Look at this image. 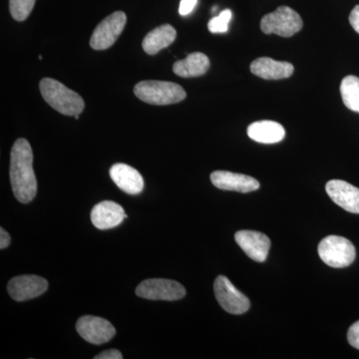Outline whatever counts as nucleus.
I'll use <instances>...</instances> for the list:
<instances>
[{"mask_svg":"<svg viewBox=\"0 0 359 359\" xmlns=\"http://www.w3.org/2000/svg\"><path fill=\"white\" fill-rule=\"evenodd\" d=\"M11 183L16 199L28 204L37 193V181L33 170V152L29 142L20 138L13 144L11 154Z\"/></svg>","mask_w":359,"mask_h":359,"instance_id":"f257e3e1","label":"nucleus"},{"mask_svg":"<svg viewBox=\"0 0 359 359\" xmlns=\"http://www.w3.org/2000/svg\"><path fill=\"white\" fill-rule=\"evenodd\" d=\"M39 89L44 100L60 114L75 117L83 112V98L57 80L43 78L40 81Z\"/></svg>","mask_w":359,"mask_h":359,"instance_id":"f03ea898","label":"nucleus"},{"mask_svg":"<svg viewBox=\"0 0 359 359\" xmlns=\"http://www.w3.org/2000/svg\"><path fill=\"white\" fill-rule=\"evenodd\" d=\"M134 94L141 101L151 105H170L185 100L183 87L174 82L145 80L135 85Z\"/></svg>","mask_w":359,"mask_h":359,"instance_id":"7ed1b4c3","label":"nucleus"},{"mask_svg":"<svg viewBox=\"0 0 359 359\" xmlns=\"http://www.w3.org/2000/svg\"><path fill=\"white\" fill-rule=\"evenodd\" d=\"M304 22L301 15L289 6H280L273 13L266 14L261 20V29L264 34H276L292 37L301 32Z\"/></svg>","mask_w":359,"mask_h":359,"instance_id":"20e7f679","label":"nucleus"},{"mask_svg":"<svg viewBox=\"0 0 359 359\" xmlns=\"http://www.w3.org/2000/svg\"><path fill=\"white\" fill-rule=\"evenodd\" d=\"M321 261L332 268H346L353 263L356 257L355 248L351 241L339 236H328L318 245Z\"/></svg>","mask_w":359,"mask_h":359,"instance_id":"39448f33","label":"nucleus"},{"mask_svg":"<svg viewBox=\"0 0 359 359\" xmlns=\"http://www.w3.org/2000/svg\"><path fill=\"white\" fill-rule=\"evenodd\" d=\"M136 294L150 301L173 302L183 299L186 289L178 282L165 278H151L137 287Z\"/></svg>","mask_w":359,"mask_h":359,"instance_id":"423d86ee","label":"nucleus"},{"mask_svg":"<svg viewBox=\"0 0 359 359\" xmlns=\"http://www.w3.org/2000/svg\"><path fill=\"white\" fill-rule=\"evenodd\" d=\"M127 22L126 14L116 11L104 18L92 33L90 46L94 50H105L115 43Z\"/></svg>","mask_w":359,"mask_h":359,"instance_id":"0eeeda50","label":"nucleus"},{"mask_svg":"<svg viewBox=\"0 0 359 359\" xmlns=\"http://www.w3.org/2000/svg\"><path fill=\"white\" fill-rule=\"evenodd\" d=\"M215 295L219 306L231 314H243L250 309V301L244 294L236 289L226 276H219L214 283Z\"/></svg>","mask_w":359,"mask_h":359,"instance_id":"6e6552de","label":"nucleus"},{"mask_svg":"<svg viewBox=\"0 0 359 359\" xmlns=\"http://www.w3.org/2000/svg\"><path fill=\"white\" fill-rule=\"evenodd\" d=\"M78 334L92 344H103L115 337L116 330L112 323L102 318L84 316L76 323Z\"/></svg>","mask_w":359,"mask_h":359,"instance_id":"1a4fd4ad","label":"nucleus"},{"mask_svg":"<svg viewBox=\"0 0 359 359\" xmlns=\"http://www.w3.org/2000/svg\"><path fill=\"white\" fill-rule=\"evenodd\" d=\"M48 289V282L39 276H18L9 280L8 294L16 302H25L43 294Z\"/></svg>","mask_w":359,"mask_h":359,"instance_id":"9d476101","label":"nucleus"},{"mask_svg":"<svg viewBox=\"0 0 359 359\" xmlns=\"http://www.w3.org/2000/svg\"><path fill=\"white\" fill-rule=\"evenodd\" d=\"M235 240L250 259L259 263L266 261L271 248L268 236L256 231H238L236 233Z\"/></svg>","mask_w":359,"mask_h":359,"instance_id":"9b49d317","label":"nucleus"},{"mask_svg":"<svg viewBox=\"0 0 359 359\" xmlns=\"http://www.w3.org/2000/svg\"><path fill=\"white\" fill-rule=\"evenodd\" d=\"M327 195L335 204L353 214H359V189L342 180H332L325 186Z\"/></svg>","mask_w":359,"mask_h":359,"instance_id":"f8f14e48","label":"nucleus"},{"mask_svg":"<svg viewBox=\"0 0 359 359\" xmlns=\"http://www.w3.org/2000/svg\"><path fill=\"white\" fill-rule=\"evenodd\" d=\"M212 185L224 191L250 193L259 188L257 180L244 174L228 171H215L211 174Z\"/></svg>","mask_w":359,"mask_h":359,"instance_id":"ddd939ff","label":"nucleus"},{"mask_svg":"<svg viewBox=\"0 0 359 359\" xmlns=\"http://www.w3.org/2000/svg\"><path fill=\"white\" fill-rule=\"evenodd\" d=\"M128 218L124 209L112 201H104L94 205L91 211L92 224L99 230H109L116 228Z\"/></svg>","mask_w":359,"mask_h":359,"instance_id":"4468645a","label":"nucleus"},{"mask_svg":"<svg viewBox=\"0 0 359 359\" xmlns=\"http://www.w3.org/2000/svg\"><path fill=\"white\" fill-rule=\"evenodd\" d=\"M109 174L116 186L123 192L129 195H138L143 191V177L133 167L119 163L111 167Z\"/></svg>","mask_w":359,"mask_h":359,"instance_id":"2eb2a0df","label":"nucleus"},{"mask_svg":"<svg viewBox=\"0 0 359 359\" xmlns=\"http://www.w3.org/2000/svg\"><path fill=\"white\" fill-rule=\"evenodd\" d=\"M292 63L276 61L269 57H259L252 61L250 72L264 80L287 79L294 74Z\"/></svg>","mask_w":359,"mask_h":359,"instance_id":"dca6fc26","label":"nucleus"},{"mask_svg":"<svg viewBox=\"0 0 359 359\" xmlns=\"http://www.w3.org/2000/svg\"><path fill=\"white\" fill-rule=\"evenodd\" d=\"M248 135L257 143L276 144L283 140L285 130L280 123L264 120L250 124L248 127Z\"/></svg>","mask_w":359,"mask_h":359,"instance_id":"f3484780","label":"nucleus"},{"mask_svg":"<svg viewBox=\"0 0 359 359\" xmlns=\"http://www.w3.org/2000/svg\"><path fill=\"white\" fill-rule=\"evenodd\" d=\"M210 59L202 52H194L189 54L183 60L174 63L175 74L183 78L200 77L205 75L209 70Z\"/></svg>","mask_w":359,"mask_h":359,"instance_id":"a211bd4d","label":"nucleus"},{"mask_svg":"<svg viewBox=\"0 0 359 359\" xmlns=\"http://www.w3.org/2000/svg\"><path fill=\"white\" fill-rule=\"evenodd\" d=\"M177 37L176 29L170 25H163L148 33L142 42L144 51L149 55H155L162 49L170 46Z\"/></svg>","mask_w":359,"mask_h":359,"instance_id":"6ab92c4d","label":"nucleus"},{"mask_svg":"<svg viewBox=\"0 0 359 359\" xmlns=\"http://www.w3.org/2000/svg\"><path fill=\"white\" fill-rule=\"evenodd\" d=\"M342 101L349 110L359 113V78L349 75L340 84Z\"/></svg>","mask_w":359,"mask_h":359,"instance_id":"aec40b11","label":"nucleus"},{"mask_svg":"<svg viewBox=\"0 0 359 359\" xmlns=\"http://www.w3.org/2000/svg\"><path fill=\"white\" fill-rule=\"evenodd\" d=\"M36 0H9V11L16 21H25L34 8Z\"/></svg>","mask_w":359,"mask_h":359,"instance_id":"412c9836","label":"nucleus"},{"mask_svg":"<svg viewBox=\"0 0 359 359\" xmlns=\"http://www.w3.org/2000/svg\"><path fill=\"white\" fill-rule=\"evenodd\" d=\"M231 11L230 9H224L216 18H212L208 23L209 32L212 33H226L229 30V23L231 20Z\"/></svg>","mask_w":359,"mask_h":359,"instance_id":"4be33fe9","label":"nucleus"},{"mask_svg":"<svg viewBox=\"0 0 359 359\" xmlns=\"http://www.w3.org/2000/svg\"><path fill=\"white\" fill-rule=\"evenodd\" d=\"M347 340L351 346L359 349V320L349 327L348 332H347Z\"/></svg>","mask_w":359,"mask_h":359,"instance_id":"5701e85b","label":"nucleus"},{"mask_svg":"<svg viewBox=\"0 0 359 359\" xmlns=\"http://www.w3.org/2000/svg\"><path fill=\"white\" fill-rule=\"evenodd\" d=\"M198 0H182L180 4L179 13L182 16L189 15L192 11L195 6H197Z\"/></svg>","mask_w":359,"mask_h":359,"instance_id":"b1692460","label":"nucleus"},{"mask_svg":"<svg viewBox=\"0 0 359 359\" xmlns=\"http://www.w3.org/2000/svg\"><path fill=\"white\" fill-rule=\"evenodd\" d=\"M95 359H122V353L117 349H109V351H103L96 355Z\"/></svg>","mask_w":359,"mask_h":359,"instance_id":"393cba45","label":"nucleus"},{"mask_svg":"<svg viewBox=\"0 0 359 359\" xmlns=\"http://www.w3.org/2000/svg\"><path fill=\"white\" fill-rule=\"evenodd\" d=\"M349 22L359 34V6H356L349 15Z\"/></svg>","mask_w":359,"mask_h":359,"instance_id":"a878e982","label":"nucleus"},{"mask_svg":"<svg viewBox=\"0 0 359 359\" xmlns=\"http://www.w3.org/2000/svg\"><path fill=\"white\" fill-rule=\"evenodd\" d=\"M11 238L4 228L0 229V249L4 250L11 245Z\"/></svg>","mask_w":359,"mask_h":359,"instance_id":"bb28decb","label":"nucleus"}]
</instances>
